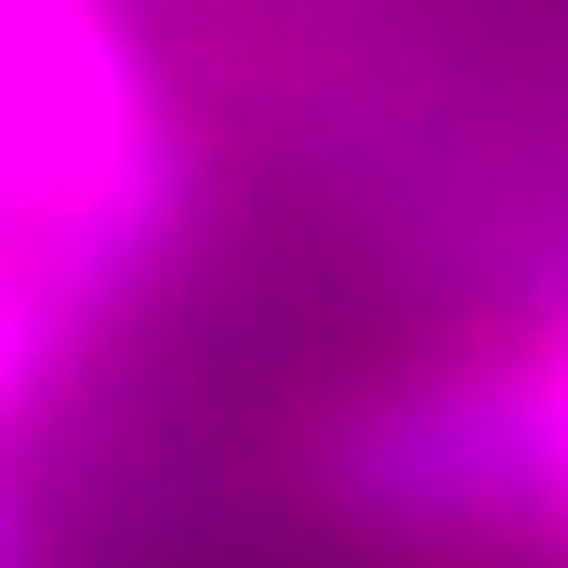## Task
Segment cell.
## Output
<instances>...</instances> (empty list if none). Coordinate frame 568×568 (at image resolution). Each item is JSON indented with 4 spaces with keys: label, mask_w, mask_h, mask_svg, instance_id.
I'll list each match as a JSON object with an SVG mask.
<instances>
[{
    "label": "cell",
    "mask_w": 568,
    "mask_h": 568,
    "mask_svg": "<svg viewBox=\"0 0 568 568\" xmlns=\"http://www.w3.org/2000/svg\"><path fill=\"white\" fill-rule=\"evenodd\" d=\"M0 568H27V542H13V489H0Z\"/></svg>",
    "instance_id": "3957f363"
},
{
    "label": "cell",
    "mask_w": 568,
    "mask_h": 568,
    "mask_svg": "<svg viewBox=\"0 0 568 568\" xmlns=\"http://www.w3.org/2000/svg\"><path fill=\"white\" fill-rule=\"evenodd\" d=\"M106 304H120V291L93 278L27 199H0V436L67 384V357H80V331H93Z\"/></svg>",
    "instance_id": "6da1fadb"
},
{
    "label": "cell",
    "mask_w": 568,
    "mask_h": 568,
    "mask_svg": "<svg viewBox=\"0 0 568 568\" xmlns=\"http://www.w3.org/2000/svg\"><path fill=\"white\" fill-rule=\"evenodd\" d=\"M503 384H516V449H529V529H568V331L503 357Z\"/></svg>",
    "instance_id": "7a4b0ae2"
}]
</instances>
